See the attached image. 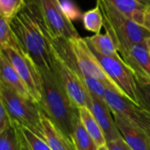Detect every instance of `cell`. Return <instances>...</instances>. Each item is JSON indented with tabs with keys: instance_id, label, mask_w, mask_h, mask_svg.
Instances as JSON below:
<instances>
[{
	"instance_id": "cell-11",
	"label": "cell",
	"mask_w": 150,
	"mask_h": 150,
	"mask_svg": "<svg viewBox=\"0 0 150 150\" xmlns=\"http://www.w3.org/2000/svg\"><path fill=\"white\" fill-rule=\"evenodd\" d=\"M92 114L101 127L105 139L108 142L121 138V134L116 125L113 113L105 99L99 98L91 94V108Z\"/></svg>"
},
{
	"instance_id": "cell-12",
	"label": "cell",
	"mask_w": 150,
	"mask_h": 150,
	"mask_svg": "<svg viewBox=\"0 0 150 150\" xmlns=\"http://www.w3.org/2000/svg\"><path fill=\"white\" fill-rule=\"evenodd\" d=\"M122 138L133 150H150V137L122 115L112 112Z\"/></svg>"
},
{
	"instance_id": "cell-1",
	"label": "cell",
	"mask_w": 150,
	"mask_h": 150,
	"mask_svg": "<svg viewBox=\"0 0 150 150\" xmlns=\"http://www.w3.org/2000/svg\"><path fill=\"white\" fill-rule=\"evenodd\" d=\"M40 73L42 91L41 101L37 105L40 111L71 138L76 121L79 119V109L69 97L55 70Z\"/></svg>"
},
{
	"instance_id": "cell-31",
	"label": "cell",
	"mask_w": 150,
	"mask_h": 150,
	"mask_svg": "<svg viewBox=\"0 0 150 150\" xmlns=\"http://www.w3.org/2000/svg\"><path fill=\"white\" fill-rule=\"evenodd\" d=\"M98 150H107V148H106V146L105 147H103V148H100Z\"/></svg>"
},
{
	"instance_id": "cell-4",
	"label": "cell",
	"mask_w": 150,
	"mask_h": 150,
	"mask_svg": "<svg viewBox=\"0 0 150 150\" xmlns=\"http://www.w3.org/2000/svg\"><path fill=\"white\" fill-rule=\"evenodd\" d=\"M106 33L112 38L117 49L131 44H145L150 32L118 10L107 0H96Z\"/></svg>"
},
{
	"instance_id": "cell-6",
	"label": "cell",
	"mask_w": 150,
	"mask_h": 150,
	"mask_svg": "<svg viewBox=\"0 0 150 150\" xmlns=\"http://www.w3.org/2000/svg\"><path fill=\"white\" fill-rule=\"evenodd\" d=\"M89 47L95 54L105 73L107 75L117 90L122 95L139 105L134 74L132 69L125 63L122 58L120 56L112 57L103 55L91 47L89 46Z\"/></svg>"
},
{
	"instance_id": "cell-2",
	"label": "cell",
	"mask_w": 150,
	"mask_h": 150,
	"mask_svg": "<svg viewBox=\"0 0 150 150\" xmlns=\"http://www.w3.org/2000/svg\"><path fill=\"white\" fill-rule=\"evenodd\" d=\"M23 52L40 71H54V48L49 38L25 7L10 23Z\"/></svg>"
},
{
	"instance_id": "cell-7",
	"label": "cell",
	"mask_w": 150,
	"mask_h": 150,
	"mask_svg": "<svg viewBox=\"0 0 150 150\" xmlns=\"http://www.w3.org/2000/svg\"><path fill=\"white\" fill-rule=\"evenodd\" d=\"M3 54L14 67L23 82L26 85L32 99L40 104L41 101V76L40 70L34 62L24 53H20L11 47L0 48Z\"/></svg>"
},
{
	"instance_id": "cell-15",
	"label": "cell",
	"mask_w": 150,
	"mask_h": 150,
	"mask_svg": "<svg viewBox=\"0 0 150 150\" xmlns=\"http://www.w3.org/2000/svg\"><path fill=\"white\" fill-rule=\"evenodd\" d=\"M79 117L83 127L92 138L98 148L100 149L105 147L107 141L105 139V134L91 111L87 107H81L79 108Z\"/></svg>"
},
{
	"instance_id": "cell-28",
	"label": "cell",
	"mask_w": 150,
	"mask_h": 150,
	"mask_svg": "<svg viewBox=\"0 0 150 150\" xmlns=\"http://www.w3.org/2000/svg\"><path fill=\"white\" fill-rule=\"evenodd\" d=\"M21 133H22V150H30L29 147H28V144L26 142V140H25V138L24 136V134L22 132V130H21Z\"/></svg>"
},
{
	"instance_id": "cell-3",
	"label": "cell",
	"mask_w": 150,
	"mask_h": 150,
	"mask_svg": "<svg viewBox=\"0 0 150 150\" xmlns=\"http://www.w3.org/2000/svg\"><path fill=\"white\" fill-rule=\"evenodd\" d=\"M25 9L49 39L80 38L59 0H25Z\"/></svg>"
},
{
	"instance_id": "cell-19",
	"label": "cell",
	"mask_w": 150,
	"mask_h": 150,
	"mask_svg": "<svg viewBox=\"0 0 150 150\" xmlns=\"http://www.w3.org/2000/svg\"><path fill=\"white\" fill-rule=\"evenodd\" d=\"M72 141L76 150H98L99 149L83 127L80 117L76 121L72 134Z\"/></svg>"
},
{
	"instance_id": "cell-21",
	"label": "cell",
	"mask_w": 150,
	"mask_h": 150,
	"mask_svg": "<svg viewBox=\"0 0 150 150\" xmlns=\"http://www.w3.org/2000/svg\"><path fill=\"white\" fill-rule=\"evenodd\" d=\"M82 21L87 31L95 33H99L101 28L104 26L103 16L98 5L94 9L85 11L82 16Z\"/></svg>"
},
{
	"instance_id": "cell-20",
	"label": "cell",
	"mask_w": 150,
	"mask_h": 150,
	"mask_svg": "<svg viewBox=\"0 0 150 150\" xmlns=\"http://www.w3.org/2000/svg\"><path fill=\"white\" fill-rule=\"evenodd\" d=\"M4 47H11L20 53H24L19 41L11 26L10 22H8L3 17H1L0 18V48H4Z\"/></svg>"
},
{
	"instance_id": "cell-30",
	"label": "cell",
	"mask_w": 150,
	"mask_h": 150,
	"mask_svg": "<svg viewBox=\"0 0 150 150\" xmlns=\"http://www.w3.org/2000/svg\"><path fill=\"white\" fill-rule=\"evenodd\" d=\"M145 44H146V46L148 47V48L149 49V51H150V37L148 39V40H147V41H146V43H145Z\"/></svg>"
},
{
	"instance_id": "cell-10",
	"label": "cell",
	"mask_w": 150,
	"mask_h": 150,
	"mask_svg": "<svg viewBox=\"0 0 150 150\" xmlns=\"http://www.w3.org/2000/svg\"><path fill=\"white\" fill-rule=\"evenodd\" d=\"M118 51L134 74L150 78V51L146 44H131Z\"/></svg>"
},
{
	"instance_id": "cell-23",
	"label": "cell",
	"mask_w": 150,
	"mask_h": 150,
	"mask_svg": "<svg viewBox=\"0 0 150 150\" xmlns=\"http://www.w3.org/2000/svg\"><path fill=\"white\" fill-rule=\"evenodd\" d=\"M24 7L25 0H0L1 17L11 23Z\"/></svg>"
},
{
	"instance_id": "cell-14",
	"label": "cell",
	"mask_w": 150,
	"mask_h": 150,
	"mask_svg": "<svg viewBox=\"0 0 150 150\" xmlns=\"http://www.w3.org/2000/svg\"><path fill=\"white\" fill-rule=\"evenodd\" d=\"M0 83L12 90L20 96L32 99L28 89L22 78L16 71L14 67L9 62V60L0 53ZM33 100V99H32Z\"/></svg>"
},
{
	"instance_id": "cell-13",
	"label": "cell",
	"mask_w": 150,
	"mask_h": 150,
	"mask_svg": "<svg viewBox=\"0 0 150 150\" xmlns=\"http://www.w3.org/2000/svg\"><path fill=\"white\" fill-rule=\"evenodd\" d=\"M42 136L52 150H76L71 138L66 135L42 111H40Z\"/></svg>"
},
{
	"instance_id": "cell-9",
	"label": "cell",
	"mask_w": 150,
	"mask_h": 150,
	"mask_svg": "<svg viewBox=\"0 0 150 150\" xmlns=\"http://www.w3.org/2000/svg\"><path fill=\"white\" fill-rule=\"evenodd\" d=\"M105 102L112 112L119 113L131 123L144 131L150 137V112L136 105L129 98L113 89H107Z\"/></svg>"
},
{
	"instance_id": "cell-29",
	"label": "cell",
	"mask_w": 150,
	"mask_h": 150,
	"mask_svg": "<svg viewBox=\"0 0 150 150\" xmlns=\"http://www.w3.org/2000/svg\"><path fill=\"white\" fill-rule=\"evenodd\" d=\"M138 3H140L142 5L146 7L147 9L150 7V0H136Z\"/></svg>"
},
{
	"instance_id": "cell-22",
	"label": "cell",
	"mask_w": 150,
	"mask_h": 150,
	"mask_svg": "<svg viewBox=\"0 0 150 150\" xmlns=\"http://www.w3.org/2000/svg\"><path fill=\"white\" fill-rule=\"evenodd\" d=\"M134 78L139 105L150 112V78L135 74Z\"/></svg>"
},
{
	"instance_id": "cell-27",
	"label": "cell",
	"mask_w": 150,
	"mask_h": 150,
	"mask_svg": "<svg viewBox=\"0 0 150 150\" xmlns=\"http://www.w3.org/2000/svg\"><path fill=\"white\" fill-rule=\"evenodd\" d=\"M142 25H143L148 31H149L150 32V7L146 10Z\"/></svg>"
},
{
	"instance_id": "cell-5",
	"label": "cell",
	"mask_w": 150,
	"mask_h": 150,
	"mask_svg": "<svg viewBox=\"0 0 150 150\" xmlns=\"http://www.w3.org/2000/svg\"><path fill=\"white\" fill-rule=\"evenodd\" d=\"M0 102L7 110L13 125L28 128L43 137L40 109L34 101L20 96L0 83Z\"/></svg>"
},
{
	"instance_id": "cell-26",
	"label": "cell",
	"mask_w": 150,
	"mask_h": 150,
	"mask_svg": "<svg viewBox=\"0 0 150 150\" xmlns=\"http://www.w3.org/2000/svg\"><path fill=\"white\" fill-rule=\"evenodd\" d=\"M106 148L107 150H133L122 137L115 141L108 142Z\"/></svg>"
},
{
	"instance_id": "cell-17",
	"label": "cell",
	"mask_w": 150,
	"mask_h": 150,
	"mask_svg": "<svg viewBox=\"0 0 150 150\" xmlns=\"http://www.w3.org/2000/svg\"><path fill=\"white\" fill-rule=\"evenodd\" d=\"M134 22L142 25L147 8L136 0H107Z\"/></svg>"
},
{
	"instance_id": "cell-8",
	"label": "cell",
	"mask_w": 150,
	"mask_h": 150,
	"mask_svg": "<svg viewBox=\"0 0 150 150\" xmlns=\"http://www.w3.org/2000/svg\"><path fill=\"white\" fill-rule=\"evenodd\" d=\"M69 43L75 58L78 73L81 77L91 76L96 78L104 83L108 88L118 91L107 75L105 73L97 57L92 53L83 38L80 37L69 40Z\"/></svg>"
},
{
	"instance_id": "cell-25",
	"label": "cell",
	"mask_w": 150,
	"mask_h": 150,
	"mask_svg": "<svg viewBox=\"0 0 150 150\" xmlns=\"http://www.w3.org/2000/svg\"><path fill=\"white\" fill-rule=\"evenodd\" d=\"M13 126L12 120L5 109L4 105L0 102V133Z\"/></svg>"
},
{
	"instance_id": "cell-24",
	"label": "cell",
	"mask_w": 150,
	"mask_h": 150,
	"mask_svg": "<svg viewBox=\"0 0 150 150\" xmlns=\"http://www.w3.org/2000/svg\"><path fill=\"white\" fill-rule=\"evenodd\" d=\"M30 150H52L45 139L32 130L20 127Z\"/></svg>"
},
{
	"instance_id": "cell-18",
	"label": "cell",
	"mask_w": 150,
	"mask_h": 150,
	"mask_svg": "<svg viewBox=\"0 0 150 150\" xmlns=\"http://www.w3.org/2000/svg\"><path fill=\"white\" fill-rule=\"evenodd\" d=\"M0 150H22L20 126L13 125L0 133Z\"/></svg>"
},
{
	"instance_id": "cell-16",
	"label": "cell",
	"mask_w": 150,
	"mask_h": 150,
	"mask_svg": "<svg viewBox=\"0 0 150 150\" xmlns=\"http://www.w3.org/2000/svg\"><path fill=\"white\" fill-rule=\"evenodd\" d=\"M83 39L90 47L103 55L112 57L120 56L112 38L107 33L105 34L96 33L93 36L85 37Z\"/></svg>"
}]
</instances>
